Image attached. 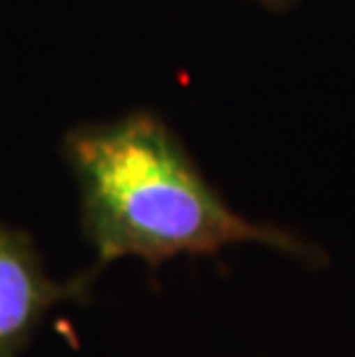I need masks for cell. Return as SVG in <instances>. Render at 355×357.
<instances>
[{
	"mask_svg": "<svg viewBox=\"0 0 355 357\" xmlns=\"http://www.w3.org/2000/svg\"><path fill=\"white\" fill-rule=\"evenodd\" d=\"M65 157L79 182L83 235L100 268L127 256L157 268L231 245H263L314 265L323 258L298 235L238 215L153 113L72 129Z\"/></svg>",
	"mask_w": 355,
	"mask_h": 357,
	"instance_id": "1",
	"label": "cell"
},
{
	"mask_svg": "<svg viewBox=\"0 0 355 357\" xmlns=\"http://www.w3.org/2000/svg\"><path fill=\"white\" fill-rule=\"evenodd\" d=\"M97 270L58 281L28 233L0 224V357H21L49 314L88 298Z\"/></svg>",
	"mask_w": 355,
	"mask_h": 357,
	"instance_id": "2",
	"label": "cell"
},
{
	"mask_svg": "<svg viewBox=\"0 0 355 357\" xmlns=\"http://www.w3.org/2000/svg\"><path fill=\"white\" fill-rule=\"evenodd\" d=\"M266 5H270V7H275V10H282V7H286V5H291L293 0H263Z\"/></svg>",
	"mask_w": 355,
	"mask_h": 357,
	"instance_id": "3",
	"label": "cell"
}]
</instances>
